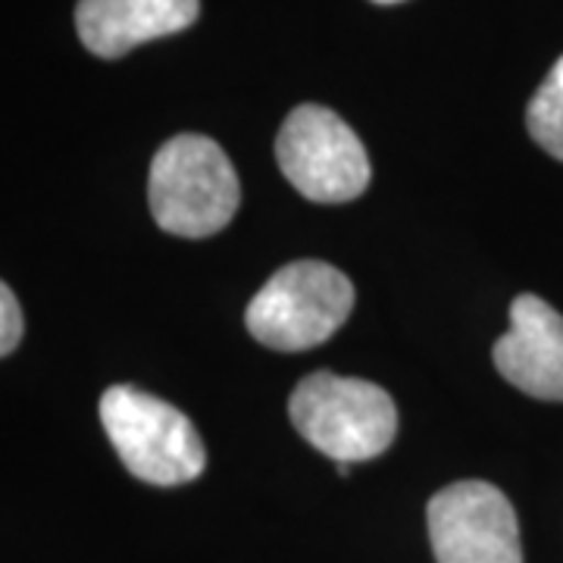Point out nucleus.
I'll use <instances>...</instances> for the list:
<instances>
[{
    "label": "nucleus",
    "mask_w": 563,
    "mask_h": 563,
    "mask_svg": "<svg viewBox=\"0 0 563 563\" xmlns=\"http://www.w3.org/2000/svg\"><path fill=\"white\" fill-rule=\"evenodd\" d=\"M147 201L163 232L179 239H207L232 222L242 188L217 141L207 135H176L154 154Z\"/></svg>",
    "instance_id": "obj_1"
},
{
    "label": "nucleus",
    "mask_w": 563,
    "mask_h": 563,
    "mask_svg": "<svg viewBox=\"0 0 563 563\" xmlns=\"http://www.w3.org/2000/svg\"><path fill=\"white\" fill-rule=\"evenodd\" d=\"M288 417L303 442L347 466L379 457L398 435V407L385 388L325 369L298 383Z\"/></svg>",
    "instance_id": "obj_2"
},
{
    "label": "nucleus",
    "mask_w": 563,
    "mask_h": 563,
    "mask_svg": "<svg viewBox=\"0 0 563 563\" xmlns=\"http://www.w3.org/2000/svg\"><path fill=\"white\" fill-rule=\"evenodd\" d=\"M354 310V285L322 261H295L273 273L244 310L247 332L273 351L329 342Z\"/></svg>",
    "instance_id": "obj_3"
},
{
    "label": "nucleus",
    "mask_w": 563,
    "mask_h": 563,
    "mask_svg": "<svg viewBox=\"0 0 563 563\" xmlns=\"http://www.w3.org/2000/svg\"><path fill=\"white\" fill-rule=\"evenodd\" d=\"M101 422L125 470L151 485H185L207 466L201 435L173 404L132 385H113L101 398Z\"/></svg>",
    "instance_id": "obj_4"
},
{
    "label": "nucleus",
    "mask_w": 563,
    "mask_h": 563,
    "mask_svg": "<svg viewBox=\"0 0 563 563\" xmlns=\"http://www.w3.org/2000/svg\"><path fill=\"white\" fill-rule=\"evenodd\" d=\"M276 161L307 201L344 203L369 185V157L354 129L329 107L301 103L282 122Z\"/></svg>",
    "instance_id": "obj_5"
},
{
    "label": "nucleus",
    "mask_w": 563,
    "mask_h": 563,
    "mask_svg": "<svg viewBox=\"0 0 563 563\" xmlns=\"http://www.w3.org/2000/svg\"><path fill=\"white\" fill-rule=\"evenodd\" d=\"M426 520L439 563H523L514 504L492 483L448 485L429 501Z\"/></svg>",
    "instance_id": "obj_6"
},
{
    "label": "nucleus",
    "mask_w": 563,
    "mask_h": 563,
    "mask_svg": "<svg viewBox=\"0 0 563 563\" xmlns=\"http://www.w3.org/2000/svg\"><path fill=\"white\" fill-rule=\"evenodd\" d=\"M495 366L514 388L563 404V317L536 295L510 303V329L495 342Z\"/></svg>",
    "instance_id": "obj_7"
},
{
    "label": "nucleus",
    "mask_w": 563,
    "mask_h": 563,
    "mask_svg": "<svg viewBox=\"0 0 563 563\" xmlns=\"http://www.w3.org/2000/svg\"><path fill=\"white\" fill-rule=\"evenodd\" d=\"M201 13V0H79L76 29L81 44L117 60L139 44L185 32Z\"/></svg>",
    "instance_id": "obj_8"
},
{
    "label": "nucleus",
    "mask_w": 563,
    "mask_h": 563,
    "mask_svg": "<svg viewBox=\"0 0 563 563\" xmlns=\"http://www.w3.org/2000/svg\"><path fill=\"white\" fill-rule=\"evenodd\" d=\"M526 129L542 151L563 161V57L551 66L548 79L526 107Z\"/></svg>",
    "instance_id": "obj_9"
},
{
    "label": "nucleus",
    "mask_w": 563,
    "mask_h": 563,
    "mask_svg": "<svg viewBox=\"0 0 563 563\" xmlns=\"http://www.w3.org/2000/svg\"><path fill=\"white\" fill-rule=\"evenodd\" d=\"M22 339V310L10 285L0 282V357H7Z\"/></svg>",
    "instance_id": "obj_10"
},
{
    "label": "nucleus",
    "mask_w": 563,
    "mask_h": 563,
    "mask_svg": "<svg viewBox=\"0 0 563 563\" xmlns=\"http://www.w3.org/2000/svg\"><path fill=\"white\" fill-rule=\"evenodd\" d=\"M373 3H401V0H373Z\"/></svg>",
    "instance_id": "obj_11"
}]
</instances>
